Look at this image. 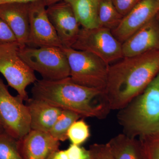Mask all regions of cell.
<instances>
[{"label":"cell","instance_id":"ac0fdd59","mask_svg":"<svg viewBox=\"0 0 159 159\" xmlns=\"http://www.w3.org/2000/svg\"><path fill=\"white\" fill-rule=\"evenodd\" d=\"M123 17L117 11L111 0H99L98 21L99 27L112 31L119 25Z\"/></svg>","mask_w":159,"mask_h":159},{"label":"cell","instance_id":"5b68a950","mask_svg":"<svg viewBox=\"0 0 159 159\" xmlns=\"http://www.w3.org/2000/svg\"><path fill=\"white\" fill-rule=\"evenodd\" d=\"M20 57L43 79L56 80L70 77L68 61L62 48H33L26 46L20 48Z\"/></svg>","mask_w":159,"mask_h":159},{"label":"cell","instance_id":"ba28073f","mask_svg":"<svg viewBox=\"0 0 159 159\" xmlns=\"http://www.w3.org/2000/svg\"><path fill=\"white\" fill-rule=\"evenodd\" d=\"M24 99L13 96L0 78V123L5 132L17 140L31 130V118Z\"/></svg>","mask_w":159,"mask_h":159},{"label":"cell","instance_id":"603a6c76","mask_svg":"<svg viewBox=\"0 0 159 159\" xmlns=\"http://www.w3.org/2000/svg\"><path fill=\"white\" fill-rule=\"evenodd\" d=\"M89 159H109L111 155L107 144H95L91 145Z\"/></svg>","mask_w":159,"mask_h":159},{"label":"cell","instance_id":"4316f807","mask_svg":"<svg viewBox=\"0 0 159 159\" xmlns=\"http://www.w3.org/2000/svg\"><path fill=\"white\" fill-rule=\"evenodd\" d=\"M39 0H0V5L6 3H19L24 4H30V3L37 2Z\"/></svg>","mask_w":159,"mask_h":159},{"label":"cell","instance_id":"8992f818","mask_svg":"<svg viewBox=\"0 0 159 159\" xmlns=\"http://www.w3.org/2000/svg\"><path fill=\"white\" fill-rule=\"evenodd\" d=\"M19 48L17 42L0 44V73L26 101L29 98L26 88L37 80L34 71L20 57Z\"/></svg>","mask_w":159,"mask_h":159},{"label":"cell","instance_id":"cb8c5ba5","mask_svg":"<svg viewBox=\"0 0 159 159\" xmlns=\"http://www.w3.org/2000/svg\"><path fill=\"white\" fill-rule=\"evenodd\" d=\"M141 0H111L117 11L124 17L135 7Z\"/></svg>","mask_w":159,"mask_h":159},{"label":"cell","instance_id":"277c9868","mask_svg":"<svg viewBox=\"0 0 159 159\" xmlns=\"http://www.w3.org/2000/svg\"><path fill=\"white\" fill-rule=\"evenodd\" d=\"M68 61L70 77L77 84L105 90L109 65L87 51L63 47Z\"/></svg>","mask_w":159,"mask_h":159},{"label":"cell","instance_id":"f546056e","mask_svg":"<svg viewBox=\"0 0 159 159\" xmlns=\"http://www.w3.org/2000/svg\"><path fill=\"white\" fill-rule=\"evenodd\" d=\"M3 132H5V131H4V129H3L1 123H0V133H2Z\"/></svg>","mask_w":159,"mask_h":159},{"label":"cell","instance_id":"3957f363","mask_svg":"<svg viewBox=\"0 0 159 159\" xmlns=\"http://www.w3.org/2000/svg\"><path fill=\"white\" fill-rule=\"evenodd\" d=\"M123 134L134 138L159 135V73L141 94L119 110Z\"/></svg>","mask_w":159,"mask_h":159},{"label":"cell","instance_id":"30bf717a","mask_svg":"<svg viewBox=\"0 0 159 159\" xmlns=\"http://www.w3.org/2000/svg\"><path fill=\"white\" fill-rule=\"evenodd\" d=\"M47 11L63 47L71 48L80 28L70 4L61 1L47 7Z\"/></svg>","mask_w":159,"mask_h":159},{"label":"cell","instance_id":"5bb4252c","mask_svg":"<svg viewBox=\"0 0 159 159\" xmlns=\"http://www.w3.org/2000/svg\"><path fill=\"white\" fill-rule=\"evenodd\" d=\"M29 4L9 3L0 5V17L14 34L20 48L28 46L29 34Z\"/></svg>","mask_w":159,"mask_h":159},{"label":"cell","instance_id":"2e32d148","mask_svg":"<svg viewBox=\"0 0 159 159\" xmlns=\"http://www.w3.org/2000/svg\"><path fill=\"white\" fill-rule=\"evenodd\" d=\"M113 159H146L140 139L119 134L107 143Z\"/></svg>","mask_w":159,"mask_h":159},{"label":"cell","instance_id":"484cf974","mask_svg":"<svg viewBox=\"0 0 159 159\" xmlns=\"http://www.w3.org/2000/svg\"><path fill=\"white\" fill-rule=\"evenodd\" d=\"M17 42L11 29L4 20L0 17V44Z\"/></svg>","mask_w":159,"mask_h":159},{"label":"cell","instance_id":"4dcf8cb0","mask_svg":"<svg viewBox=\"0 0 159 159\" xmlns=\"http://www.w3.org/2000/svg\"><path fill=\"white\" fill-rule=\"evenodd\" d=\"M156 18L157 20L158 21L159 23V11L158 12L156 16Z\"/></svg>","mask_w":159,"mask_h":159},{"label":"cell","instance_id":"52a82bcc","mask_svg":"<svg viewBox=\"0 0 159 159\" xmlns=\"http://www.w3.org/2000/svg\"><path fill=\"white\" fill-rule=\"evenodd\" d=\"M71 48L92 53L109 65L123 57L122 44L111 30L102 27L80 28L77 39Z\"/></svg>","mask_w":159,"mask_h":159},{"label":"cell","instance_id":"4fadbf2b","mask_svg":"<svg viewBox=\"0 0 159 159\" xmlns=\"http://www.w3.org/2000/svg\"><path fill=\"white\" fill-rule=\"evenodd\" d=\"M159 50V23L154 18L122 43L123 57Z\"/></svg>","mask_w":159,"mask_h":159},{"label":"cell","instance_id":"e0dca14e","mask_svg":"<svg viewBox=\"0 0 159 159\" xmlns=\"http://www.w3.org/2000/svg\"><path fill=\"white\" fill-rule=\"evenodd\" d=\"M70 4L77 21L82 28L99 27L98 8L99 0H64Z\"/></svg>","mask_w":159,"mask_h":159},{"label":"cell","instance_id":"d6a6232c","mask_svg":"<svg viewBox=\"0 0 159 159\" xmlns=\"http://www.w3.org/2000/svg\"><path fill=\"white\" fill-rule=\"evenodd\" d=\"M52 157H53V156H52ZM52 157H51L49 159H52Z\"/></svg>","mask_w":159,"mask_h":159},{"label":"cell","instance_id":"7402d4cb","mask_svg":"<svg viewBox=\"0 0 159 159\" xmlns=\"http://www.w3.org/2000/svg\"><path fill=\"white\" fill-rule=\"evenodd\" d=\"M146 159H159V135L139 138Z\"/></svg>","mask_w":159,"mask_h":159},{"label":"cell","instance_id":"44dd1931","mask_svg":"<svg viewBox=\"0 0 159 159\" xmlns=\"http://www.w3.org/2000/svg\"><path fill=\"white\" fill-rule=\"evenodd\" d=\"M67 135L72 144L80 145L89 138V127L83 120H77L71 125Z\"/></svg>","mask_w":159,"mask_h":159},{"label":"cell","instance_id":"9a60e30c","mask_svg":"<svg viewBox=\"0 0 159 159\" xmlns=\"http://www.w3.org/2000/svg\"><path fill=\"white\" fill-rule=\"evenodd\" d=\"M26 101L31 118V130L49 132L63 110L33 97Z\"/></svg>","mask_w":159,"mask_h":159},{"label":"cell","instance_id":"ffe728a7","mask_svg":"<svg viewBox=\"0 0 159 159\" xmlns=\"http://www.w3.org/2000/svg\"><path fill=\"white\" fill-rule=\"evenodd\" d=\"M0 159H23L19 151L18 140L5 132L0 133Z\"/></svg>","mask_w":159,"mask_h":159},{"label":"cell","instance_id":"f1b7e54d","mask_svg":"<svg viewBox=\"0 0 159 159\" xmlns=\"http://www.w3.org/2000/svg\"><path fill=\"white\" fill-rule=\"evenodd\" d=\"M42 1L46 7H48L55 3L64 1V0H42Z\"/></svg>","mask_w":159,"mask_h":159},{"label":"cell","instance_id":"7a4b0ae2","mask_svg":"<svg viewBox=\"0 0 159 159\" xmlns=\"http://www.w3.org/2000/svg\"><path fill=\"white\" fill-rule=\"evenodd\" d=\"M159 73V50L123 57L109 65L105 91L111 110H119L143 92Z\"/></svg>","mask_w":159,"mask_h":159},{"label":"cell","instance_id":"d4e9b609","mask_svg":"<svg viewBox=\"0 0 159 159\" xmlns=\"http://www.w3.org/2000/svg\"><path fill=\"white\" fill-rule=\"evenodd\" d=\"M68 159H89V152L80 145L72 144L66 150Z\"/></svg>","mask_w":159,"mask_h":159},{"label":"cell","instance_id":"6da1fadb","mask_svg":"<svg viewBox=\"0 0 159 159\" xmlns=\"http://www.w3.org/2000/svg\"><path fill=\"white\" fill-rule=\"evenodd\" d=\"M32 97L80 117L105 118L111 111L105 90L88 87L74 82L70 77L37 80L31 89Z\"/></svg>","mask_w":159,"mask_h":159},{"label":"cell","instance_id":"8fae6325","mask_svg":"<svg viewBox=\"0 0 159 159\" xmlns=\"http://www.w3.org/2000/svg\"><path fill=\"white\" fill-rule=\"evenodd\" d=\"M159 0H141L112 31L115 37L122 43L134 32L156 16Z\"/></svg>","mask_w":159,"mask_h":159},{"label":"cell","instance_id":"83f0119b","mask_svg":"<svg viewBox=\"0 0 159 159\" xmlns=\"http://www.w3.org/2000/svg\"><path fill=\"white\" fill-rule=\"evenodd\" d=\"M52 159H68L66 150L58 151L54 154Z\"/></svg>","mask_w":159,"mask_h":159},{"label":"cell","instance_id":"d6986e66","mask_svg":"<svg viewBox=\"0 0 159 159\" xmlns=\"http://www.w3.org/2000/svg\"><path fill=\"white\" fill-rule=\"evenodd\" d=\"M80 118L75 113L63 110L49 133L57 141L64 142L68 139V131L71 125Z\"/></svg>","mask_w":159,"mask_h":159},{"label":"cell","instance_id":"9c48e42d","mask_svg":"<svg viewBox=\"0 0 159 159\" xmlns=\"http://www.w3.org/2000/svg\"><path fill=\"white\" fill-rule=\"evenodd\" d=\"M29 34L28 46L33 48L63 46L49 20L47 8L42 0L30 3Z\"/></svg>","mask_w":159,"mask_h":159},{"label":"cell","instance_id":"7c38bea8","mask_svg":"<svg viewBox=\"0 0 159 159\" xmlns=\"http://www.w3.org/2000/svg\"><path fill=\"white\" fill-rule=\"evenodd\" d=\"M59 141L49 132L31 130L18 140V147L23 159H49L58 151Z\"/></svg>","mask_w":159,"mask_h":159},{"label":"cell","instance_id":"1f68e13d","mask_svg":"<svg viewBox=\"0 0 159 159\" xmlns=\"http://www.w3.org/2000/svg\"><path fill=\"white\" fill-rule=\"evenodd\" d=\"M112 159V157H111V158H110V159Z\"/></svg>","mask_w":159,"mask_h":159}]
</instances>
